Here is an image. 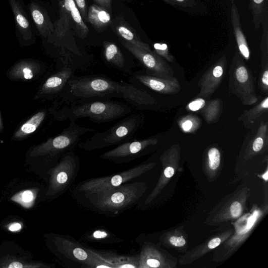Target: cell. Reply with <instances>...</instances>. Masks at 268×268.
Here are the masks:
<instances>
[{"instance_id": "42", "label": "cell", "mask_w": 268, "mask_h": 268, "mask_svg": "<svg viewBox=\"0 0 268 268\" xmlns=\"http://www.w3.org/2000/svg\"><path fill=\"white\" fill-rule=\"evenodd\" d=\"M175 174L174 169L171 167H168L164 171L165 176L168 178H172Z\"/></svg>"}, {"instance_id": "12", "label": "cell", "mask_w": 268, "mask_h": 268, "mask_svg": "<svg viewBox=\"0 0 268 268\" xmlns=\"http://www.w3.org/2000/svg\"><path fill=\"white\" fill-rule=\"evenodd\" d=\"M56 252L62 260L69 265H83L91 258L90 248L84 247L69 236L56 235L52 239Z\"/></svg>"}, {"instance_id": "41", "label": "cell", "mask_w": 268, "mask_h": 268, "mask_svg": "<svg viewBox=\"0 0 268 268\" xmlns=\"http://www.w3.org/2000/svg\"><path fill=\"white\" fill-rule=\"evenodd\" d=\"M221 240L219 238H215L211 239L209 242L208 246L209 249H214L220 245Z\"/></svg>"}, {"instance_id": "30", "label": "cell", "mask_w": 268, "mask_h": 268, "mask_svg": "<svg viewBox=\"0 0 268 268\" xmlns=\"http://www.w3.org/2000/svg\"><path fill=\"white\" fill-rule=\"evenodd\" d=\"M253 138L251 148L254 152H258L263 148L265 141L267 139V123L266 122L261 123L257 134Z\"/></svg>"}, {"instance_id": "6", "label": "cell", "mask_w": 268, "mask_h": 268, "mask_svg": "<svg viewBox=\"0 0 268 268\" xmlns=\"http://www.w3.org/2000/svg\"><path fill=\"white\" fill-rule=\"evenodd\" d=\"M79 167V157L74 151L65 154L51 169L48 195L57 197L68 190L75 181Z\"/></svg>"}, {"instance_id": "26", "label": "cell", "mask_w": 268, "mask_h": 268, "mask_svg": "<svg viewBox=\"0 0 268 268\" xmlns=\"http://www.w3.org/2000/svg\"><path fill=\"white\" fill-rule=\"evenodd\" d=\"M221 109L222 103L218 98L206 104L201 110V114L205 121L207 123L210 124L219 119Z\"/></svg>"}, {"instance_id": "44", "label": "cell", "mask_w": 268, "mask_h": 268, "mask_svg": "<svg viewBox=\"0 0 268 268\" xmlns=\"http://www.w3.org/2000/svg\"><path fill=\"white\" fill-rule=\"evenodd\" d=\"M22 226L20 223H15L12 224L9 227V230L11 232H16L21 230Z\"/></svg>"}, {"instance_id": "22", "label": "cell", "mask_w": 268, "mask_h": 268, "mask_svg": "<svg viewBox=\"0 0 268 268\" xmlns=\"http://www.w3.org/2000/svg\"><path fill=\"white\" fill-rule=\"evenodd\" d=\"M94 251L114 268H138V256H121L110 251Z\"/></svg>"}, {"instance_id": "13", "label": "cell", "mask_w": 268, "mask_h": 268, "mask_svg": "<svg viewBox=\"0 0 268 268\" xmlns=\"http://www.w3.org/2000/svg\"><path fill=\"white\" fill-rule=\"evenodd\" d=\"M27 7L37 34L43 41L52 43L56 21H52L47 6L41 0H30Z\"/></svg>"}, {"instance_id": "24", "label": "cell", "mask_w": 268, "mask_h": 268, "mask_svg": "<svg viewBox=\"0 0 268 268\" xmlns=\"http://www.w3.org/2000/svg\"><path fill=\"white\" fill-rule=\"evenodd\" d=\"M116 31L119 37L123 39L122 41L128 42L140 48L148 51L151 50L149 45L140 39L130 25L121 23L116 27Z\"/></svg>"}, {"instance_id": "8", "label": "cell", "mask_w": 268, "mask_h": 268, "mask_svg": "<svg viewBox=\"0 0 268 268\" xmlns=\"http://www.w3.org/2000/svg\"><path fill=\"white\" fill-rule=\"evenodd\" d=\"M151 164L137 165L114 175L93 178L81 183L79 190L84 194H93L116 188L147 172Z\"/></svg>"}, {"instance_id": "37", "label": "cell", "mask_w": 268, "mask_h": 268, "mask_svg": "<svg viewBox=\"0 0 268 268\" xmlns=\"http://www.w3.org/2000/svg\"><path fill=\"white\" fill-rule=\"evenodd\" d=\"M242 210V205L237 201L234 202L231 206V213L233 218H237L240 216Z\"/></svg>"}, {"instance_id": "40", "label": "cell", "mask_w": 268, "mask_h": 268, "mask_svg": "<svg viewBox=\"0 0 268 268\" xmlns=\"http://www.w3.org/2000/svg\"><path fill=\"white\" fill-rule=\"evenodd\" d=\"M112 0H94L97 6L105 8L110 13L112 11Z\"/></svg>"}, {"instance_id": "3", "label": "cell", "mask_w": 268, "mask_h": 268, "mask_svg": "<svg viewBox=\"0 0 268 268\" xmlns=\"http://www.w3.org/2000/svg\"><path fill=\"white\" fill-rule=\"evenodd\" d=\"M145 190L143 182H128L114 189L85 194L91 204L98 212L117 216L135 205Z\"/></svg>"}, {"instance_id": "21", "label": "cell", "mask_w": 268, "mask_h": 268, "mask_svg": "<svg viewBox=\"0 0 268 268\" xmlns=\"http://www.w3.org/2000/svg\"><path fill=\"white\" fill-rule=\"evenodd\" d=\"M231 18L239 52L245 60L248 61L250 59V51L242 30L239 15L235 0H232Z\"/></svg>"}, {"instance_id": "4", "label": "cell", "mask_w": 268, "mask_h": 268, "mask_svg": "<svg viewBox=\"0 0 268 268\" xmlns=\"http://www.w3.org/2000/svg\"><path fill=\"white\" fill-rule=\"evenodd\" d=\"M145 124L143 114L136 113L120 121L110 129L95 133L78 147L84 150L93 151L114 146H118L134 140Z\"/></svg>"}, {"instance_id": "7", "label": "cell", "mask_w": 268, "mask_h": 268, "mask_svg": "<svg viewBox=\"0 0 268 268\" xmlns=\"http://www.w3.org/2000/svg\"><path fill=\"white\" fill-rule=\"evenodd\" d=\"M230 88L243 104L251 105L258 102L253 75L245 63L236 55L230 72Z\"/></svg>"}, {"instance_id": "25", "label": "cell", "mask_w": 268, "mask_h": 268, "mask_svg": "<svg viewBox=\"0 0 268 268\" xmlns=\"http://www.w3.org/2000/svg\"><path fill=\"white\" fill-rule=\"evenodd\" d=\"M268 97L266 96L264 99L256 106L251 109L245 111L239 120L242 121L244 124H252L255 122L264 113L267 112Z\"/></svg>"}, {"instance_id": "45", "label": "cell", "mask_w": 268, "mask_h": 268, "mask_svg": "<svg viewBox=\"0 0 268 268\" xmlns=\"http://www.w3.org/2000/svg\"><path fill=\"white\" fill-rule=\"evenodd\" d=\"M4 131V125L2 118L1 114H0V133H2Z\"/></svg>"}, {"instance_id": "9", "label": "cell", "mask_w": 268, "mask_h": 268, "mask_svg": "<svg viewBox=\"0 0 268 268\" xmlns=\"http://www.w3.org/2000/svg\"><path fill=\"white\" fill-rule=\"evenodd\" d=\"M159 141L157 137L134 139L102 153L100 157L117 164L128 163L144 156Z\"/></svg>"}, {"instance_id": "16", "label": "cell", "mask_w": 268, "mask_h": 268, "mask_svg": "<svg viewBox=\"0 0 268 268\" xmlns=\"http://www.w3.org/2000/svg\"><path fill=\"white\" fill-rule=\"evenodd\" d=\"M76 69L66 65L59 71L49 77L41 86L37 93L39 97L55 96L61 94L70 79L74 76Z\"/></svg>"}, {"instance_id": "23", "label": "cell", "mask_w": 268, "mask_h": 268, "mask_svg": "<svg viewBox=\"0 0 268 268\" xmlns=\"http://www.w3.org/2000/svg\"><path fill=\"white\" fill-rule=\"evenodd\" d=\"M87 16L88 21L98 31L105 29L111 23L110 13L105 8L96 5L90 7Z\"/></svg>"}, {"instance_id": "38", "label": "cell", "mask_w": 268, "mask_h": 268, "mask_svg": "<svg viewBox=\"0 0 268 268\" xmlns=\"http://www.w3.org/2000/svg\"><path fill=\"white\" fill-rule=\"evenodd\" d=\"M170 243L176 247H182L184 246L186 243V240L182 237L173 236L169 239Z\"/></svg>"}, {"instance_id": "17", "label": "cell", "mask_w": 268, "mask_h": 268, "mask_svg": "<svg viewBox=\"0 0 268 268\" xmlns=\"http://www.w3.org/2000/svg\"><path fill=\"white\" fill-rule=\"evenodd\" d=\"M44 65L40 62L25 59L17 62L7 72L8 78L13 81L31 80L44 71Z\"/></svg>"}, {"instance_id": "10", "label": "cell", "mask_w": 268, "mask_h": 268, "mask_svg": "<svg viewBox=\"0 0 268 268\" xmlns=\"http://www.w3.org/2000/svg\"><path fill=\"white\" fill-rule=\"evenodd\" d=\"M121 41L122 45L144 66L146 74L171 80L177 79L171 67L156 53L138 48L128 42Z\"/></svg>"}, {"instance_id": "35", "label": "cell", "mask_w": 268, "mask_h": 268, "mask_svg": "<svg viewBox=\"0 0 268 268\" xmlns=\"http://www.w3.org/2000/svg\"><path fill=\"white\" fill-rule=\"evenodd\" d=\"M206 101L202 97H197L187 105L186 109L190 112H197L201 110L206 105Z\"/></svg>"}, {"instance_id": "1", "label": "cell", "mask_w": 268, "mask_h": 268, "mask_svg": "<svg viewBox=\"0 0 268 268\" xmlns=\"http://www.w3.org/2000/svg\"><path fill=\"white\" fill-rule=\"evenodd\" d=\"M66 104L91 100H124L139 110H154L157 100L146 90L132 83L118 82L103 75L74 76L61 94Z\"/></svg>"}, {"instance_id": "19", "label": "cell", "mask_w": 268, "mask_h": 268, "mask_svg": "<svg viewBox=\"0 0 268 268\" xmlns=\"http://www.w3.org/2000/svg\"><path fill=\"white\" fill-rule=\"evenodd\" d=\"M75 3L74 0H61L60 2V18L55 23V38L62 39L67 34L70 20L72 19V9Z\"/></svg>"}, {"instance_id": "5", "label": "cell", "mask_w": 268, "mask_h": 268, "mask_svg": "<svg viewBox=\"0 0 268 268\" xmlns=\"http://www.w3.org/2000/svg\"><path fill=\"white\" fill-rule=\"evenodd\" d=\"M92 128L81 126L76 121H70L67 128L60 135L48 139L36 146L31 152L32 156L45 157L58 164L64 155L74 151L84 135L95 132Z\"/></svg>"}, {"instance_id": "2", "label": "cell", "mask_w": 268, "mask_h": 268, "mask_svg": "<svg viewBox=\"0 0 268 268\" xmlns=\"http://www.w3.org/2000/svg\"><path fill=\"white\" fill-rule=\"evenodd\" d=\"M128 104L111 99L91 100L67 104L54 113L56 120L77 121L88 118L95 123H104L121 119L132 113Z\"/></svg>"}, {"instance_id": "28", "label": "cell", "mask_w": 268, "mask_h": 268, "mask_svg": "<svg viewBox=\"0 0 268 268\" xmlns=\"http://www.w3.org/2000/svg\"><path fill=\"white\" fill-rule=\"evenodd\" d=\"M87 238L91 241H96L102 243L112 244L119 243L120 240L115 235L104 230H96L90 234L86 235Z\"/></svg>"}, {"instance_id": "20", "label": "cell", "mask_w": 268, "mask_h": 268, "mask_svg": "<svg viewBox=\"0 0 268 268\" xmlns=\"http://www.w3.org/2000/svg\"><path fill=\"white\" fill-rule=\"evenodd\" d=\"M47 116V111H40L22 125L12 136L13 140L19 141L34 133Z\"/></svg>"}, {"instance_id": "29", "label": "cell", "mask_w": 268, "mask_h": 268, "mask_svg": "<svg viewBox=\"0 0 268 268\" xmlns=\"http://www.w3.org/2000/svg\"><path fill=\"white\" fill-rule=\"evenodd\" d=\"M72 17L79 36L82 39L86 37L89 32V29L83 21L81 13L75 3L72 7Z\"/></svg>"}, {"instance_id": "43", "label": "cell", "mask_w": 268, "mask_h": 268, "mask_svg": "<svg viewBox=\"0 0 268 268\" xmlns=\"http://www.w3.org/2000/svg\"><path fill=\"white\" fill-rule=\"evenodd\" d=\"M7 267H12V268H23V267H29L27 265H24V264L15 261L10 263L9 265L7 266Z\"/></svg>"}, {"instance_id": "11", "label": "cell", "mask_w": 268, "mask_h": 268, "mask_svg": "<svg viewBox=\"0 0 268 268\" xmlns=\"http://www.w3.org/2000/svg\"><path fill=\"white\" fill-rule=\"evenodd\" d=\"M16 23V34L19 45L30 46L35 43L37 33L24 0H7Z\"/></svg>"}, {"instance_id": "31", "label": "cell", "mask_w": 268, "mask_h": 268, "mask_svg": "<svg viewBox=\"0 0 268 268\" xmlns=\"http://www.w3.org/2000/svg\"><path fill=\"white\" fill-rule=\"evenodd\" d=\"M90 250L92 253V257L86 263L82 266V268H114L110 263L97 255L94 250Z\"/></svg>"}, {"instance_id": "33", "label": "cell", "mask_w": 268, "mask_h": 268, "mask_svg": "<svg viewBox=\"0 0 268 268\" xmlns=\"http://www.w3.org/2000/svg\"><path fill=\"white\" fill-rule=\"evenodd\" d=\"M154 52L168 62L175 61L172 55L169 52L168 47L166 44L156 43L153 44Z\"/></svg>"}, {"instance_id": "47", "label": "cell", "mask_w": 268, "mask_h": 268, "mask_svg": "<svg viewBox=\"0 0 268 268\" xmlns=\"http://www.w3.org/2000/svg\"><path fill=\"white\" fill-rule=\"evenodd\" d=\"M176 1L178 2H183V1H184V0H176Z\"/></svg>"}, {"instance_id": "27", "label": "cell", "mask_w": 268, "mask_h": 268, "mask_svg": "<svg viewBox=\"0 0 268 268\" xmlns=\"http://www.w3.org/2000/svg\"><path fill=\"white\" fill-rule=\"evenodd\" d=\"M202 121L198 118L193 115H189L182 118L179 121L181 130L186 133H193L198 130Z\"/></svg>"}, {"instance_id": "14", "label": "cell", "mask_w": 268, "mask_h": 268, "mask_svg": "<svg viewBox=\"0 0 268 268\" xmlns=\"http://www.w3.org/2000/svg\"><path fill=\"white\" fill-rule=\"evenodd\" d=\"M131 83L145 90L163 94H176L181 91L178 80L151 76L141 72L134 74L130 78Z\"/></svg>"}, {"instance_id": "18", "label": "cell", "mask_w": 268, "mask_h": 268, "mask_svg": "<svg viewBox=\"0 0 268 268\" xmlns=\"http://www.w3.org/2000/svg\"><path fill=\"white\" fill-rule=\"evenodd\" d=\"M103 58L105 61L113 67L125 73L130 74L135 68L133 62L127 60L124 53L116 44L108 41H104Z\"/></svg>"}, {"instance_id": "15", "label": "cell", "mask_w": 268, "mask_h": 268, "mask_svg": "<svg viewBox=\"0 0 268 268\" xmlns=\"http://www.w3.org/2000/svg\"><path fill=\"white\" fill-rule=\"evenodd\" d=\"M227 63V59L223 57L201 77L197 84L200 88L197 97L207 98L218 89L224 77Z\"/></svg>"}, {"instance_id": "39", "label": "cell", "mask_w": 268, "mask_h": 268, "mask_svg": "<svg viewBox=\"0 0 268 268\" xmlns=\"http://www.w3.org/2000/svg\"><path fill=\"white\" fill-rule=\"evenodd\" d=\"M33 199V193L30 190L25 191L21 195V199L24 203H29L32 202Z\"/></svg>"}, {"instance_id": "32", "label": "cell", "mask_w": 268, "mask_h": 268, "mask_svg": "<svg viewBox=\"0 0 268 268\" xmlns=\"http://www.w3.org/2000/svg\"><path fill=\"white\" fill-rule=\"evenodd\" d=\"M209 167L212 170H216L220 165L221 153L216 148H210L208 152Z\"/></svg>"}, {"instance_id": "46", "label": "cell", "mask_w": 268, "mask_h": 268, "mask_svg": "<svg viewBox=\"0 0 268 268\" xmlns=\"http://www.w3.org/2000/svg\"><path fill=\"white\" fill-rule=\"evenodd\" d=\"M263 178H264L266 180H267V173H266L264 176H263Z\"/></svg>"}, {"instance_id": "34", "label": "cell", "mask_w": 268, "mask_h": 268, "mask_svg": "<svg viewBox=\"0 0 268 268\" xmlns=\"http://www.w3.org/2000/svg\"><path fill=\"white\" fill-rule=\"evenodd\" d=\"M263 69H262L259 79V87L263 93H267L268 90V64H264Z\"/></svg>"}, {"instance_id": "36", "label": "cell", "mask_w": 268, "mask_h": 268, "mask_svg": "<svg viewBox=\"0 0 268 268\" xmlns=\"http://www.w3.org/2000/svg\"><path fill=\"white\" fill-rule=\"evenodd\" d=\"M74 2L81 13L82 19L84 20L88 21L86 0H74Z\"/></svg>"}]
</instances>
